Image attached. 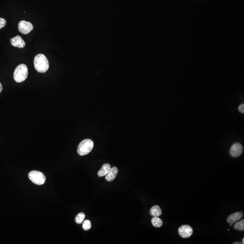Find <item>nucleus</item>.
I'll list each match as a JSON object with an SVG mask.
<instances>
[{
  "label": "nucleus",
  "mask_w": 244,
  "mask_h": 244,
  "mask_svg": "<svg viewBox=\"0 0 244 244\" xmlns=\"http://www.w3.org/2000/svg\"><path fill=\"white\" fill-rule=\"evenodd\" d=\"M34 66L37 72L45 73L49 69L50 64L48 59L44 54H39L34 59Z\"/></svg>",
  "instance_id": "obj_1"
},
{
  "label": "nucleus",
  "mask_w": 244,
  "mask_h": 244,
  "mask_svg": "<svg viewBox=\"0 0 244 244\" xmlns=\"http://www.w3.org/2000/svg\"><path fill=\"white\" fill-rule=\"evenodd\" d=\"M28 69L26 64H21L16 68L14 72V79L18 83H21L27 79Z\"/></svg>",
  "instance_id": "obj_2"
},
{
  "label": "nucleus",
  "mask_w": 244,
  "mask_h": 244,
  "mask_svg": "<svg viewBox=\"0 0 244 244\" xmlns=\"http://www.w3.org/2000/svg\"><path fill=\"white\" fill-rule=\"evenodd\" d=\"M94 145V142L92 140L89 139H85L78 145L77 153L81 156L86 155L91 152Z\"/></svg>",
  "instance_id": "obj_3"
},
{
  "label": "nucleus",
  "mask_w": 244,
  "mask_h": 244,
  "mask_svg": "<svg viewBox=\"0 0 244 244\" xmlns=\"http://www.w3.org/2000/svg\"><path fill=\"white\" fill-rule=\"evenodd\" d=\"M28 176L30 180L37 185H42L46 181V177L41 172L33 170L29 173Z\"/></svg>",
  "instance_id": "obj_4"
},
{
  "label": "nucleus",
  "mask_w": 244,
  "mask_h": 244,
  "mask_svg": "<svg viewBox=\"0 0 244 244\" xmlns=\"http://www.w3.org/2000/svg\"><path fill=\"white\" fill-rule=\"evenodd\" d=\"M19 31L24 35H27L34 29L33 25L30 22L22 21L18 25Z\"/></svg>",
  "instance_id": "obj_5"
},
{
  "label": "nucleus",
  "mask_w": 244,
  "mask_h": 244,
  "mask_svg": "<svg viewBox=\"0 0 244 244\" xmlns=\"http://www.w3.org/2000/svg\"><path fill=\"white\" fill-rule=\"evenodd\" d=\"M179 234L183 238H188L190 237L193 233L191 227L188 225H184L179 227L178 229Z\"/></svg>",
  "instance_id": "obj_6"
},
{
  "label": "nucleus",
  "mask_w": 244,
  "mask_h": 244,
  "mask_svg": "<svg viewBox=\"0 0 244 244\" xmlns=\"http://www.w3.org/2000/svg\"><path fill=\"white\" fill-rule=\"evenodd\" d=\"M243 150V148L242 145L239 143H236L231 146L230 152L233 157H237L242 155Z\"/></svg>",
  "instance_id": "obj_7"
},
{
  "label": "nucleus",
  "mask_w": 244,
  "mask_h": 244,
  "mask_svg": "<svg viewBox=\"0 0 244 244\" xmlns=\"http://www.w3.org/2000/svg\"><path fill=\"white\" fill-rule=\"evenodd\" d=\"M11 44L14 47L22 49L26 46V42L20 36H17L10 39Z\"/></svg>",
  "instance_id": "obj_8"
},
{
  "label": "nucleus",
  "mask_w": 244,
  "mask_h": 244,
  "mask_svg": "<svg viewBox=\"0 0 244 244\" xmlns=\"http://www.w3.org/2000/svg\"><path fill=\"white\" fill-rule=\"evenodd\" d=\"M243 216L242 212H236L232 214L228 217L227 218V222L228 223L232 225L241 219Z\"/></svg>",
  "instance_id": "obj_9"
},
{
  "label": "nucleus",
  "mask_w": 244,
  "mask_h": 244,
  "mask_svg": "<svg viewBox=\"0 0 244 244\" xmlns=\"http://www.w3.org/2000/svg\"><path fill=\"white\" fill-rule=\"evenodd\" d=\"M118 173V169L116 167H113L111 168L108 174L106 175L105 179L108 182H111L114 180L117 176Z\"/></svg>",
  "instance_id": "obj_10"
},
{
  "label": "nucleus",
  "mask_w": 244,
  "mask_h": 244,
  "mask_svg": "<svg viewBox=\"0 0 244 244\" xmlns=\"http://www.w3.org/2000/svg\"><path fill=\"white\" fill-rule=\"evenodd\" d=\"M111 165L109 164H105L102 166L98 172V176L101 177L104 176H106V175L108 173V172L111 169Z\"/></svg>",
  "instance_id": "obj_11"
},
{
  "label": "nucleus",
  "mask_w": 244,
  "mask_h": 244,
  "mask_svg": "<svg viewBox=\"0 0 244 244\" xmlns=\"http://www.w3.org/2000/svg\"><path fill=\"white\" fill-rule=\"evenodd\" d=\"M151 215L154 217H158L160 216L162 214L161 209L158 205L154 206L151 208Z\"/></svg>",
  "instance_id": "obj_12"
},
{
  "label": "nucleus",
  "mask_w": 244,
  "mask_h": 244,
  "mask_svg": "<svg viewBox=\"0 0 244 244\" xmlns=\"http://www.w3.org/2000/svg\"><path fill=\"white\" fill-rule=\"evenodd\" d=\"M151 222L153 226L156 228L160 227L163 225L162 220L159 218L158 217H153L151 219Z\"/></svg>",
  "instance_id": "obj_13"
},
{
  "label": "nucleus",
  "mask_w": 244,
  "mask_h": 244,
  "mask_svg": "<svg viewBox=\"0 0 244 244\" xmlns=\"http://www.w3.org/2000/svg\"><path fill=\"white\" fill-rule=\"evenodd\" d=\"M234 228L240 231H243L244 230V219L235 223L234 226Z\"/></svg>",
  "instance_id": "obj_14"
},
{
  "label": "nucleus",
  "mask_w": 244,
  "mask_h": 244,
  "mask_svg": "<svg viewBox=\"0 0 244 244\" xmlns=\"http://www.w3.org/2000/svg\"><path fill=\"white\" fill-rule=\"evenodd\" d=\"M85 217H86V215L84 213H80L77 215L75 218V222L78 224H80L84 221Z\"/></svg>",
  "instance_id": "obj_15"
},
{
  "label": "nucleus",
  "mask_w": 244,
  "mask_h": 244,
  "mask_svg": "<svg viewBox=\"0 0 244 244\" xmlns=\"http://www.w3.org/2000/svg\"><path fill=\"white\" fill-rule=\"evenodd\" d=\"M91 223L90 220H86L84 221L82 224V228L85 231H88L91 228Z\"/></svg>",
  "instance_id": "obj_16"
},
{
  "label": "nucleus",
  "mask_w": 244,
  "mask_h": 244,
  "mask_svg": "<svg viewBox=\"0 0 244 244\" xmlns=\"http://www.w3.org/2000/svg\"><path fill=\"white\" fill-rule=\"evenodd\" d=\"M7 24V22L4 18H0V29L4 27Z\"/></svg>",
  "instance_id": "obj_17"
},
{
  "label": "nucleus",
  "mask_w": 244,
  "mask_h": 244,
  "mask_svg": "<svg viewBox=\"0 0 244 244\" xmlns=\"http://www.w3.org/2000/svg\"><path fill=\"white\" fill-rule=\"evenodd\" d=\"M244 104H242L240 105L238 109L241 113H244Z\"/></svg>",
  "instance_id": "obj_18"
},
{
  "label": "nucleus",
  "mask_w": 244,
  "mask_h": 244,
  "mask_svg": "<svg viewBox=\"0 0 244 244\" xmlns=\"http://www.w3.org/2000/svg\"><path fill=\"white\" fill-rule=\"evenodd\" d=\"M3 90V86L2 85V84H1V82H0V93H1V92H2V90Z\"/></svg>",
  "instance_id": "obj_19"
},
{
  "label": "nucleus",
  "mask_w": 244,
  "mask_h": 244,
  "mask_svg": "<svg viewBox=\"0 0 244 244\" xmlns=\"http://www.w3.org/2000/svg\"><path fill=\"white\" fill-rule=\"evenodd\" d=\"M233 244H242V243H239V242H237L233 243Z\"/></svg>",
  "instance_id": "obj_20"
},
{
  "label": "nucleus",
  "mask_w": 244,
  "mask_h": 244,
  "mask_svg": "<svg viewBox=\"0 0 244 244\" xmlns=\"http://www.w3.org/2000/svg\"><path fill=\"white\" fill-rule=\"evenodd\" d=\"M242 244H244V238H243V240H242Z\"/></svg>",
  "instance_id": "obj_21"
}]
</instances>
